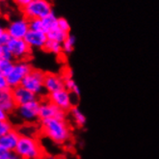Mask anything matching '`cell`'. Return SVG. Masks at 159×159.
<instances>
[{"instance_id": "obj_7", "label": "cell", "mask_w": 159, "mask_h": 159, "mask_svg": "<svg viewBox=\"0 0 159 159\" xmlns=\"http://www.w3.org/2000/svg\"><path fill=\"white\" fill-rule=\"evenodd\" d=\"M29 30V20L24 17L15 18L6 27V32L12 39H24Z\"/></svg>"}, {"instance_id": "obj_26", "label": "cell", "mask_w": 159, "mask_h": 159, "mask_svg": "<svg viewBox=\"0 0 159 159\" xmlns=\"http://www.w3.org/2000/svg\"><path fill=\"white\" fill-rule=\"evenodd\" d=\"M0 60H7V61H13L14 60L10 50L8 49V48L6 45L2 46L1 52H0Z\"/></svg>"}, {"instance_id": "obj_12", "label": "cell", "mask_w": 159, "mask_h": 159, "mask_svg": "<svg viewBox=\"0 0 159 159\" xmlns=\"http://www.w3.org/2000/svg\"><path fill=\"white\" fill-rule=\"evenodd\" d=\"M24 41L32 49H43L44 48L46 42L48 41L46 33L43 31H32L29 30L25 36Z\"/></svg>"}, {"instance_id": "obj_15", "label": "cell", "mask_w": 159, "mask_h": 159, "mask_svg": "<svg viewBox=\"0 0 159 159\" xmlns=\"http://www.w3.org/2000/svg\"><path fill=\"white\" fill-rule=\"evenodd\" d=\"M20 132L16 129L11 130L10 132L5 134L4 136L0 137V147H2L10 152H15V149L17 146V143L20 138Z\"/></svg>"}, {"instance_id": "obj_3", "label": "cell", "mask_w": 159, "mask_h": 159, "mask_svg": "<svg viewBox=\"0 0 159 159\" xmlns=\"http://www.w3.org/2000/svg\"><path fill=\"white\" fill-rule=\"evenodd\" d=\"M44 73L40 70H32L21 82V86L31 92L36 97L43 96L44 90Z\"/></svg>"}, {"instance_id": "obj_13", "label": "cell", "mask_w": 159, "mask_h": 159, "mask_svg": "<svg viewBox=\"0 0 159 159\" xmlns=\"http://www.w3.org/2000/svg\"><path fill=\"white\" fill-rule=\"evenodd\" d=\"M16 103L15 101L12 89H6L0 91V108H1L6 114H11L16 110Z\"/></svg>"}, {"instance_id": "obj_5", "label": "cell", "mask_w": 159, "mask_h": 159, "mask_svg": "<svg viewBox=\"0 0 159 159\" xmlns=\"http://www.w3.org/2000/svg\"><path fill=\"white\" fill-rule=\"evenodd\" d=\"M32 70L33 68L31 64H29L25 60L15 62L12 71L6 76L9 88L14 89L17 86H20L22 80Z\"/></svg>"}, {"instance_id": "obj_23", "label": "cell", "mask_w": 159, "mask_h": 159, "mask_svg": "<svg viewBox=\"0 0 159 159\" xmlns=\"http://www.w3.org/2000/svg\"><path fill=\"white\" fill-rule=\"evenodd\" d=\"M11 130H13V125L10 121L8 120H0V137L9 133Z\"/></svg>"}, {"instance_id": "obj_34", "label": "cell", "mask_w": 159, "mask_h": 159, "mask_svg": "<svg viewBox=\"0 0 159 159\" xmlns=\"http://www.w3.org/2000/svg\"><path fill=\"white\" fill-rule=\"evenodd\" d=\"M2 46H3V45H1V43H0V52H1V49H2Z\"/></svg>"}, {"instance_id": "obj_14", "label": "cell", "mask_w": 159, "mask_h": 159, "mask_svg": "<svg viewBox=\"0 0 159 159\" xmlns=\"http://www.w3.org/2000/svg\"><path fill=\"white\" fill-rule=\"evenodd\" d=\"M12 92H13V96L17 106L23 105L25 103H28V102L37 99V97L34 93H32L31 92L23 88L21 85L12 89Z\"/></svg>"}, {"instance_id": "obj_28", "label": "cell", "mask_w": 159, "mask_h": 159, "mask_svg": "<svg viewBox=\"0 0 159 159\" xmlns=\"http://www.w3.org/2000/svg\"><path fill=\"white\" fill-rule=\"evenodd\" d=\"M12 38L10 37V35H9L5 30L1 35H0V43H1V45H7V43Z\"/></svg>"}, {"instance_id": "obj_30", "label": "cell", "mask_w": 159, "mask_h": 159, "mask_svg": "<svg viewBox=\"0 0 159 159\" xmlns=\"http://www.w3.org/2000/svg\"><path fill=\"white\" fill-rule=\"evenodd\" d=\"M13 1L18 6V7H21V8H25L28 4H29L32 0H13Z\"/></svg>"}, {"instance_id": "obj_29", "label": "cell", "mask_w": 159, "mask_h": 159, "mask_svg": "<svg viewBox=\"0 0 159 159\" xmlns=\"http://www.w3.org/2000/svg\"><path fill=\"white\" fill-rule=\"evenodd\" d=\"M6 89H9V85H8L6 76H4L3 74L0 73V91H3Z\"/></svg>"}, {"instance_id": "obj_17", "label": "cell", "mask_w": 159, "mask_h": 159, "mask_svg": "<svg viewBox=\"0 0 159 159\" xmlns=\"http://www.w3.org/2000/svg\"><path fill=\"white\" fill-rule=\"evenodd\" d=\"M58 18L57 16H56L53 12L50 13L48 16H46L45 17H43L42 20V23H43V31L48 33V31L54 29V28L57 27V23H58Z\"/></svg>"}, {"instance_id": "obj_32", "label": "cell", "mask_w": 159, "mask_h": 159, "mask_svg": "<svg viewBox=\"0 0 159 159\" xmlns=\"http://www.w3.org/2000/svg\"><path fill=\"white\" fill-rule=\"evenodd\" d=\"M6 29L4 28V26H3V24L1 23V21H0V35H1L4 31H5Z\"/></svg>"}, {"instance_id": "obj_16", "label": "cell", "mask_w": 159, "mask_h": 159, "mask_svg": "<svg viewBox=\"0 0 159 159\" xmlns=\"http://www.w3.org/2000/svg\"><path fill=\"white\" fill-rule=\"evenodd\" d=\"M63 79H64V83H65V89L68 90L71 95H74L76 97H79L81 91L79 86L76 84V82L73 79V72L71 70H68L66 72L63 74Z\"/></svg>"}, {"instance_id": "obj_2", "label": "cell", "mask_w": 159, "mask_h": 159, "mask_svg": "<svg viewBox=\"0 0 159 159\" xmlns=\"http://www.w3.org/2000/svg\"><path fill=\"white\" fill-rule=\"evenodd\" d=\"M14 152L20 159H42L43 156V148L39 141L29 135H20Z\"/></svg>"}, {"instance_id": "obj_35", "label": "cell", "mask_w": 159, "mask_h": 159, "mask_svg": "<svg viewBox=\"0 0 159 159\" xmlns=\"http://www.w3.org/2000/svg\"><path fill=\"white\" fill-rule=\"evenodd\" d=\"M7 0H0V2H6Z\"/></svg>"}, {"instance_id": "obj_20", "label": "cell", "mask_w": 159, "mask_h": 159, "mask_svg": "<svg viewBox=\"0 0 159 159\" xmlns=\"http://www.w3.org/2000/svg\"><path fill=\"white\" fill-rule=\"evenodd\" d=\"M76 43V38L73 35H70L67 37V39L65 40L62 43V49L63 52L66 54H70L73 49H74V45Z\"/></svg>"}, {"instance_id": "obj_9", "label": "cell", "mask_w": 159, "mask_h": 159, "mask_svg": "<svg viewBox=\"0 0 159 159\" xmlns=\"http://www.w3.org/2000/svg\"><path fill=\"white\" fill-rule=\"evenodd\" d=\"M66 120V112L53 104L49 100L41 102L40 107V120Z\"/></svg>"}, {"instance_id": "obj_24", "label": "cell", "mask_w": 159, "mask_h": 159, "mask_svg": "<svg viewBox=\"0 0 159 159\" xmlns=\"http://www.w3.org/2000/svg\"><path fill=\"white\" fill-rule=\"evenodd\" d=\"M57 27L59 29H61L62 31L66 32V33H70V24L68 21V20H66L65 17H59L58 18V23H57Z\"/></svg>"}, {"instance_id": "obj_25", "label": "cell", "mask_w": 159, "mask_h": 159, "mask_svg": "<svg viewBox=\"0 0 159 159\" xmlns=\"http://www.w3.org/2000/svg\"><path fill=\"white\" fill-rule=\"evenodd\" d=\"M29 29L32 31H43L42 20H29Z\"/></svg>"}, {"instance_id": "obj_10", "label": "cell", "mask_w": 159, "mask_h": 159, "mask_svg": "<svg viewBox=\"0 0 159 159\" xmlns=\"http://www.w3.org/2000/svg\"><path fill=\"white\" fill-rule=\"evenodd\" d=\"M48 100L65 112L70 111L72 108L71 93L66 89L50 93V95H48Z\"/></svg>"}, {"instance_id": "obj_33", "label": "cell", "mask_w": 159, "mask_h": 159, "mask_svg": "<svg viewBox=\"0 0 159 159\" xmlns=\"http://www.w3.org/2000/svg\"><path fill=\"white\" fill-rule=\"evenodd\" d=\"M12 159H20V157H18L15 152H14V155H13V157H12Z\"/></svg>"}, {"instance_id": "obj_19", "label": "cell", "mask_w": 159, "mask_h": 159, "mask_svg": "<svg viewBox=\"0 0 159 159\" xmlns=\"http://www.w3.org/2000/svg\"><path fill=\"white\" fill-rule=\"evenodd\" d=\"M46 36H48V39L50 41H55V42H58L60 43H63V42L67 39L69 34L62 31L61 29H59L58 27H56V28H54V29H52V30H50L46 33Z\"/></svg>"}, {"instance_id": "obj_21", "label": "cell", "mask_w": 159, "mask_h": 159, "mask_svg": "<svg viewBox=\"0 0 159 159\" xmlns=\"http://www.w3.org/2000/svg\"><path fill=\"white\" fill-rule=\"evenodd\" d=\"M43 49H45L48 52L52 53L54 55H59L63 52L62 43H60L58 42H55V41H50V40L46 42Z\"/></svg>"}, {"instance_id": "obj_8", "label": "cell", "mask_w": 159, "mask_h": 159, "mask_svg": "<svg viewBox=\"0 0 159 159\" xmlns=\"http://www.w3.org/2000/svg\"><path fill=\"white\" fill-rule=\"evenodd\" d=\"M6 46L10 50L13 58L17 61H23L31 53V48L24 39H11Z\"/></svg>"}, {"instance_id": "obj_18", "label": "cell", "mask_w": 159, "mask_h": 159, "mask_svg": "<svg viewBox=\"0 0 159 159\" xmlns=\"http://www.w3.org/2000/svg\"><path fill=\"white\" fill-rule=\"evenodd\" d=\"M70 113L74 120V123L76 124V125H78L79 127H83L86 125L87 118L77 106H72V108L70 110Z\"/></svg>"}, {"instance_id": "obj_27", "label": "cell", "mask_w": 159, "mask_h": 159, "mask_svg": "<svg viewBox=\"0 0 159 159\" xmlns=\"http://www.w3.org/2000/svg\"><path fill=\"white\" fill-rule=\"evenodd\" d=\"M14 155L13 152L8 151V149L0 147V159H12Z\"/></svg>"}, {"instance_id": "obj_4", "label": "cell", "mask_w": 159, "mask_h": 159, "mask_svg": "<svg viewBox=\"0 0 159 159\" xmlns=\"http://www.w3.org/2000/svg\"><path fill=\"white\" fill-rule=\"evenodd\" d=\"M23 12L29 20H43L53 11L48 0H32L23 8Z\"/></svg>"}, {"instance_id": "obj_31", "label": "cell", "mask_w": 159, "mask_h": 159, "mask_svg": "<svg viewBox=\"0 0 159 159\" xmlns=\"http://www.w3.org/2000/svg\"><path fill=\"white\" fill-rule=\"evenodd\" d=\"M7 118H8V114H6L5 112L0 108V120H7Z\"/></svg>"}, {"instance_id": "obj_11", "label": "cell", "mask_w": 159, "mask_h": 159, "mask_svg": "<svg viewBox=\"0 0 159 159\" xmlns=\"http://www.w3.org/2000/svg\"><path fill=\"white\" fill-rule=\"evenodd\" d=\"M44 90L48 95L65 89V83L62 75H58L56 73L48 72L44 73Z\"/></svg>"}, {"instance_id": "obj_1", "label": "cell", "mask_w": 159, "mask_h": 159, "mask_svg": "<svg viewBox=\"0 0 159 159\" xmlns=\"http://www.w3.org/2000/svg\"><path fill=\"white\" fill-rule=\"evenodd\" d=\"M41 128L45 137L57 145L70 141L71 133L66 120L48 119L41 120Z\"/></svg>"}, {"instance_id": "obj_22", "label": "cell", "mask_w": 159, "mask_h": 159, "mask_svg": "<svg viewBox=\"0 0 159 159\" xmlns=\"http://www.w3.org/2000/svg\"><path fill=\"white\" fill-rule=\"evenodd\" d=\"M13 61H7V60H0V73L3 74L4 76H7L13 70L14 67Z\"/></svg>"}, {"instance_id": "obj_6", "label": "cell", "mask_w": 159, "mask_h": 159, "mask_svg": "<svg viewBox=\"0 0 159 159\" xmlns=\"http://www.w3.org/2000/svg\"><path fill=\"white\" fill-rule=\"evenodd\" d=\"M40 107L41 101L35 99L33 101L28 102L23 105L16 107V115L22 121L25 123H34L38 119H40Z\"/></svg>"}]
</instances>
